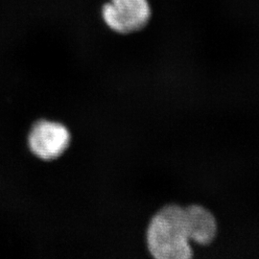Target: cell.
<instances>
[{
	"mask_svg": "<svg viewBox=\"0 0 259 259\" xmlns=\"http://www.w3.org/2000/svg\"><path fill=\"white\" fill-rule=\"evenodd\" d=\"M146 239L149 252L155 258L189 259L193 256L185 207L178 204H167L153 216Z\"/></svg>",
	"mask_w": 259,
	"mask_h": 259,
	"instance_id": "obj_1",
	"label": "cell"
},
{
	"mask_svg": "<svg viewBox=\"0 0 259 259\" xmlns=\"http://www.w3.org/2000/svg\"><path fill=\"white\" fill-rule=\"evenodd\" d=\"M101 17L114 33L129 35L148 25L152 8L149 0H109L102 6Z\"/></svg>",
	"mask_w": 259,
	"mask_h": 259,
	"instance_id": "obj_2",
	"label": "cell"
},
{
	"mask_svg": "<svg viewBox=\"0 0 259 259\" xmlns=\"http://www.w3.org/2000/svg\"><path fill=\"white\" fill-rule=\"evenodd\" d=\"M71 142V134L63 123L40 119L31 128L28 146L37 158L51 161L62 157Z\"/></svg>",
	"mask_w": 259,
	"mask_h": 259,
	"instance_id": "obj_3",
	"label": "cell"
},
{
	"mask_svg": "<svg viewBox=\"0 0 259 259\" xmlns=\"http://www.w3.org/2000/svg\"><path fill=\"white\" fill-rule=\"evenodd\" d=\"M185 221L188 237L198 245L206 246L217 236L218 224L211 211L200 204L185 207Z\"/></svg>",
	"mask_w": 259,
	"mask_h": 259,
	"instance_id": "obj_4",
	"label": "cell"
}]
</instances>
